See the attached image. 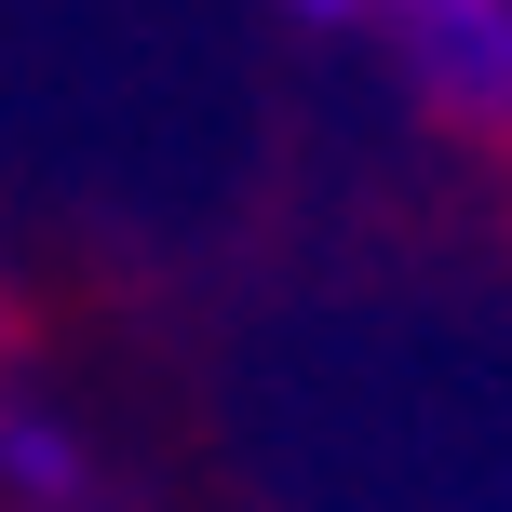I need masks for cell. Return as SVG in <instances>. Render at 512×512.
Returning a JSON list of instances; mask_svg holds the SVG:
<instances>
[{
	"instance_id": "cell-1",
	"label": "cell",
	"mask_w": 512,
	"mask_h": 512,
	"mask_svg": "<svg viewBox=\"0 0 512 512\" xmlns=\"http://www.w3.org/2000/svg\"><path fill=\"white\" fill-rule=\"evenodd\" d=\"M405 14H418V54H432L445 95L512 108V0H405Z\"/></svg>"
},
{
	"instance_id": "cell-2",
	"label": "cell",
	"mask_w": 512,
	"mask_h": 512,
	"mask_svg": "<svg viewBox=\"0 0 512 512\" xmlns=\"http://www.w3.org/2000/svg\"><path fill=\"white\" fill-rule=\"evenodd\" d=\"M297 14H364V0H297Z\"/></svg>"
}]
</instances>
